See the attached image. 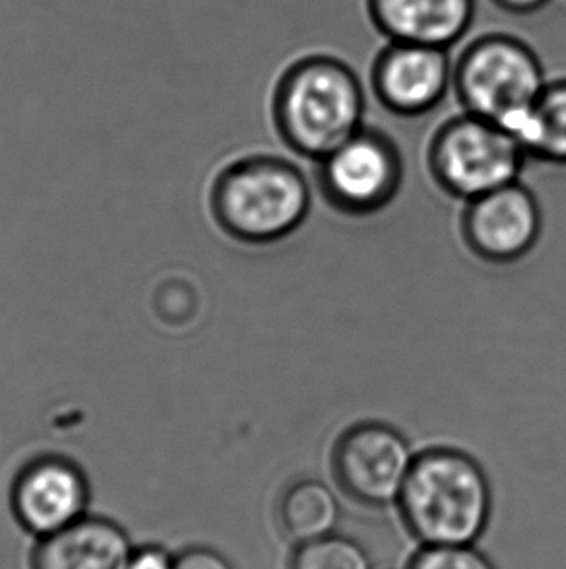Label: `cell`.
I'll list each match as a JSON object with an SVG mask.
<instances>
[{
    "instance_id": "obj_1",
    "label": "cell",
    "mask_w": 566,
    "mask_h": 569,
    "mask_svg": "<svg viewBox=\"0 0 566 569\" xmlns=\"http://www.w3.org/2000/svg\"><path fill=\"white\" fill-rule=\"evenodd\" d=\"M367 100L353 67L334 54L291 62L272 93V121L291 152L319 162L365 127Z\"/></svg>"
},
{
    "instance_id": "obj_2",
    "label": "cell",
    "mask_w": 566,
    "mask_h": 569,
    "mask_svg": "<svg viewBox=\"0 0 566 569\" xmlns=\"http://www.w3.org/2000/svg\"><path fill=\"white\" fill-rule=\"evenodd\" d=\"M396 508L425 547L474 545L493 511L489 477L474 455L458 447H428L415 453Z\"/></svg>"
},
{
    "instance_id": "obj_3",
    "label": "cell",
    "mask_w": 566,
    "mask_h": 569,
    "mask_svg": "<svg viewBox=\"0 0 566 569\" xmlns=\"http://www.w3.org/2000/svg\"><path fill=\"white\" fill-rule=\"evenodd\" d=\"M208 207L223 236L243 246H272L305 223L313 191L297 163L282 156H241L215 173Z\"/></svg>"
},
{
    "instance_id": "obj_4",
    "label": "cell",
    "mask_w": 566,
    "mask_h": 569,
    "mask_svg": "<svg viewBox=\"0 0 566 569\" xmlns=\"http://www.w3.org/2000/svg\"><path fill=\"white\" fill-rule=\"evenodd\" d=\"M545 84L544 64L534 47L511 33H483L454 62L452 88L462 111L503 127L522 148Z\"/></svg>"
},
{
    "instance_id": "obj_5",
    "label": "cell",
    "mask_w": 566,
    "mask_h": 569,
    "mask_svg": "<svg viewBox=\"0 0 566 569\" xmlns=\"http://www.w3.org/2000/svg\"><path fill=\"white\" fill-rule=\"evenodd\" d=\"M528 154L493 121L462 111L428 142L431 178L452 199L474 200L518 181Z\"/></svg>"
},
{
    "instance_id": "obj_6",
    "label": "cell",
    "mask_w": 566,
    "mask_h": 569,
    "mask_svg": "<svg viewBox=\"0 0 566 569\" xmlns=\"http://www.w3.org/2000/svg\"><path fill=\"white\" fill-rule=\"evenodd\" d=\"M404 173V156L396 140L383 129L365 124L316 162V187L332 210L367 218L396 200Z\"/></svg>"
},
{
    "instance_id": "obj_7",
    "label": "cell",
    "mask_w": 566,
    "mask_h": 569,
    "mask_svg": "<svg viewBox=\"0 0 566 569\" xmlns=\"http://www.w3.org/2000/svg\"><path fill=\"white\" fill-rule=\"evenodd\" d=\"M414 459L404 431L381 420H363L337 436L330 469L350 500L381 509L398 503Z\"/></svg>"
},
{
    "instance_id": "obj_8",
    "label": "cell",
    "mask_w": 566,
    "mask_h": 569,
    "mask_svg": "<svg viewBox=\"0 0 566 569\" xmlns=\"http://www.w3.org/2000/svg\"><path fill=\"white\" fill-rule=\"evenodd\" d=\"M92 488L85 470L72 457L39 453L18 469L10 485L16 521L43 539L85 517Z\"/></svg>"
},
{
    "instance_id": "obj_9",
    "label": "cell",
    "mask_w": 566,
    "mask_h": 569,
    "mask_svg": "<svg viewBox=\"0 0 566 569\" xmlns=\"http://www.w3.org/2000/svg\"><path fill=\"white\" fill-rule=\"evenodd\" d=\"M542 231V204L520 181L467 200L459 218V233L467 249L489 264L522 261L536 249Z\"/></svg>"
},
{
    "instance_id": "obj_10",
    "label": "cell",
    "mask_w": 566,
    "mask_h": 569,
    "mask_svg": "<svg viewBox=\"0 0 566 569\" xmlns=\"http://www.w3.org/2000/svg\"><path fill=\"white\" fill-rule=\"evenodd\" d=\"M454 80L448 49L388 41L371 67V90L392 116L423 117L443 103Z\"/></svg>"
},
{
    "instance_id": "obj_11",
    "label": "cell",
    "mask_w": 566,
    "mask_h": 569,
    "mask_svg": "<svg viewBox=\"0 0 566 569\" xmlns=\"http://www.w3.org/2000/svg\"><path fill=\"white\" fill-rule=\"evenodd\" d=\"M367 16L388 41L451 49L475 18V0H365Z\"/></svg>"
},
{
    "instance_id": "obj_12",
    "label": "cell",
    "mask_w": 566,
    "mask_h": 569,
    "mask_svg": "<svg viewBox=\"0 0 566 569\" xmlns=\"http://www.w3.org/2000/svg\"><path fill=\"white\" fill-rule=\"evenodd\" d=\"M132 552L131 539L121 525L85 516L38 539L31 569H127Z\"/></svg>"
},
{
    "instance_id": "obj_13",
    "label": "cell",
    "mask_w": 566,
    "mask_h": 569,
    "mask_svg": "<svg viewBox=\"0 0 566 569\" xmlns=\"http://www.w3.org/2000/svg\"><path fill=\"white\" fill-rule=\"evenodd\" d=\"M340 521L336 493L316 478H297L283 488L276 500V523L295 545L329 537Z\"/></svg>"
},
{
    "instance_id": "obj_14",
    "label": "cell",
    "mask_w": 566,
    "mask_h": 569,
    "mask_svg": "<svg viewBox=\"0 0 566 569\" xmlns=\"http://www.w3.org/2000/svg\"><path fill=\"white\" fill-rule=\"evenodd\" d=\"M526 154L537 162L566 166V78L547 80L537 98Z\"/></svg>"
},
{
    "instance_id": "obj_15",
    "label": "cell",
    "mask_w": 566,
    "mask_h": 569,
    "mask_svg": "<svg viewBox=\"0 0 566 569\" xmlns=\"http://www.w3.org/2000/svg\"><path fill=\"white\" fill-rule=\"evenodd\" d=\"M287 569H373L360 542L332 532L329 537L297 545Z\"/></svg>"
},
{
    "instance_id": "obj_16",
    "label": "cell",
    "mask_w": 566,
    "mask_h": 569,
    "mask_svg": "<svg viewBox=\"0 0 566 569\" xmlns=\"http://www.w3.org/2000/svg\"><path fill=\"white\" fill-rule=\"evenodd\" d=\"M410 569H495L489 558L466 547H425L412 560Z\"/></svg>"
},
{
    "instance_id": "obj_17",
    "label": "cell",
    "mask_w": 566,
    "mask_h": 569,
    "mask_svg": "<svg viewBox=\"0 0 566 569\" xmlns=\"http://www.w3.org/2000/svg\"><path fill=\"white\" fill-rule=\"evenodd\" d=\"M175 569H233V566L212 548L196 547L175 556Z\"/></svg>"
},
{
    "instance_id": "obj_18",
    "label": "cell",
    "mask_w": 566,
    "mask_h": 569,
    "mask_svg": "<svg viewBox=\"0 0 566 569\" xmlns=\"http://www.w3.org/2000/svg\"><path fill=\"white\" fill-rule=\"evenodd\" d=\"M127 569H175V558L160 547L134 548Z\"/></svg>"
},
{
    "instance_id": "obj_19",
    "label": "cell",
    "mask_w": 566,
    "mask_h": 569,
    "mask_svg": "<svg viewBox=\"0 0 566 569\" xmlns=\"http://www.w3.org/2000/svg\"><path fill=\"white\" fill-rule=\"evenodd\" d=\"M498 10L514 16H528L539 12L549 4V0H491Z\"/></svg>"
}]
</instances>
